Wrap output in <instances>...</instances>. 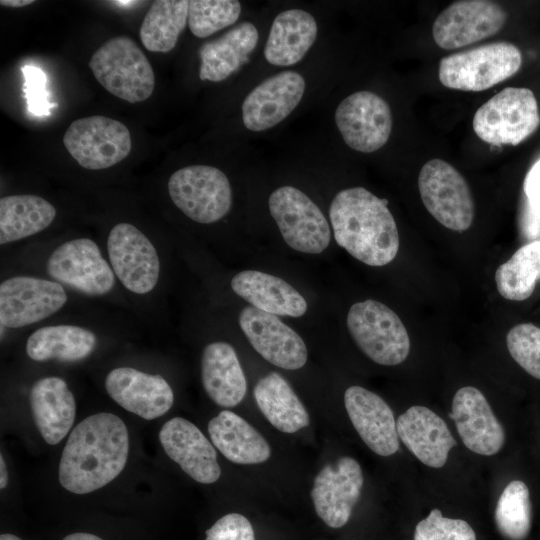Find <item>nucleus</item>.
Masks as SVG:
<instances>
[{
	"label": "nucleus",
	"instance_id": "obj_15",
	"mask_svg": "<svg viewBox=\"0 0 540 540\" xmlns=\"http://www.w3.org/2000/svg\"><path fill=\"white\" fill-rule=\"evenodd\" d=\"M506 18L505 10L493 1H456L436 17L432 34L440 48L452 50L496 34Z\"/></svg>",
	"mask_w": 540,
	"mask_h": 540
},
{
	"label": "nucleus",
	"instance_id": "obj_21",
	"mask_svg": "<svg viewBox=\"0 0 540 540\" xmlns=\"http://www.w3.org/2000/svg\"><path fill=\"white\" fill-rule=\"evenodd\" d=\"M449 416L469 450L491 456L502 448L504 429L479 389L472 386L460 388L454 395Z\"/></svg>",
	"mask_w": 540,
	"mask_h": 540
},
{
	"label": "nucleus",
	"instance_id": "obj_6",
	"mask_svg": "<svg viewBox=\"0 0 540 540\" xmlns=\"http://www.w3.org/2000/svg\"><path fill=\"white\" fill-rule=\"evenodd\" d=\"M347 327L359 348L377 364L398 365L409 355L410 339L404 324L379 301L353 304L347 314Z\"/></svg>",
	"mask_w": 540,
	"mask_h": 540
},
{
	"label": "nucleus",
	"instance_id": "obj_22",
	"mask_svg": "<svg viewBox=\"0 0 540 540\" xmlns=\"http://www.w3.org/2000/svg\"><path fill=\"white\" fill-rule=\"evenodd\" d=\"M348 416L364 443L380 456H390L399 449V436L390 406L377 394L351 386L344 393Z\"/></svg>",
	"mask_w": 540,
	"mask_h": 540
},
{
	"label": "nucleus",
	"instance_id": "obj_31",
	"mask_svg": "<svg viewBox=\"0 0 540 540\" xmlns=\"http://www.w3.org/2000/svg\"><path fill=\"white\" fill-rule=\"evenodd\" d=\"M254 397L262 414L279 431L295 433L309 425L306 408L279 373L261 378L254 387Z\"/></svg>",
	"mask_w": 540,
	"mask_h": 540
},
{
	"label": "nucleus",
	"instance_id": "obj_43",
	"mask_svg": "<svg viewBox=\"0 0 540 540\" xmlns=\"http://www.w3.org/2000/svg\"><path fill=\"white\" fill-rule=\"evenodd\" d=\"M0 473H1L0 488L4 489L8 483V472H7L6 464L2 455L0 456Z\"/></svg>",
	"mask_w": 540,
	"mask_h": 540
},
{
	"label": "nucleus",
	"instance_id": "obj_23",
	"mask_svg": "<svg viewBox=\"0 0 540 540\" xmlns=\"http://www.w3.org/2000/svg\"><path fill=\"white\" fill-rule=\"evenodd\" d=\"M398 436L423 464L440 468L456 445L445 421L425 406H412L397 421Z\"/></svg>",
	"mask_w": 540,
	"mask_h": 540
},
{
	"label": "nucleus",
	"instance_id": "obj_25",
	"mask_svg": "<svg viewBox=\"0 0 540 540\" xmlns=\"http://www.w3.org/2000/svg\"><path fill=\"white\" fill-rule=\"evenodd\" d=\"M230 285L251 306L276 316L300 317L307 310L306 300L289 283L261 271H241Z\"/></svg>",
	"mask_w": 540,
	"mask_h": 540
},
{
	"label": "nucleus",
	"instance_id": "obj_2",
	"mask_svg": "<svg viewBox=\"0 0 540 540\" xmlns=\"http://www.w3.org/2000/svg\"><path fill=\"white\" fill-rule=\"evenodd\" d=\"M387 204L363 187H352L338 192L329 208L337 244L369 266H384L398 253V229Z\"/></svg>",
	"mask_w": 540,
	"mask_h": 540
},
{
	"label": "nucleus",
	"instance_id": "obj_30",
	"mask_svg": "<svg viewBox=\"0 0 540 540\" xmlns=\"http://www.w3.org/2000/svg\"><path fill=\"white\" fill-rule=\"evenodd\" d=\"M95 334L77 325H51L35 330L26 341L28 357L37 362L58 360L76 362L95 349Z\"/></svg>",
	"mask_w": 540,
	"mask_h": 540
},
{
	"label": "nucleus",
	"instance_id": "obj_16",
	"mask_svg": "<svg viewBox=\"0 0 540 540\" xmlns=\"http://www.w3.org/2000/svg\"><path fill=\"white\" fill-rule=\"evenodd\" d=\"M363 482L362 469L351 457L344 456L325 465L311 490L317 515L331 528L344 526L360 498Z\"/></svg>",
	"mask_w": 540,
	"mask_h": 540
},
{
	"label": "nucleus",
	"instance_id": "obj_41",
	"mask_svg": "<svg viewBox=\"0 0 540 540\" xmlns=\"http://www.w3.org/2000/svg\"><path fill=\"white\" fill-rule=\"evenodd\" d=\"M523 189L528 205L540 210V158L527 172Z\"/></svg>",
	"mask_w": 540,
	"mask_h": 540
},
{
	"label": "nucleus",
	"instance_id": "obj_9",
	"mask_svg": "<svg viewBox=\"0 0 540 540\" xmlns=\"http://www.w3.org/2000/svg\"><path fill=\"white\" fill-rule=\"evenodd\" d=\"M268 205L283 239L291 248L318 254L328 247L329 224L319 207L301 190L279 187L269 196Z\"/></svg>",
	"mask_w": 540,
	"mask_h": 540
},
{
	"label": "nucleus",
	"instance_id": "obj_4",
	"mask_svg": "<svg viewBox=\"0 0 540 540\" xmlns=\"http://www.w3.org/2000/svg\"><path fill=\"white\" fill-rule=\"evenodd\" d=\"M522 64L520 50L509 42H494L441 59L439 80L447 88L479 92L518 72Z\"/></svg>",
	"mask_w": 540,
	"mask_h": 540
},
{
	"label": "nucleus",
	"instance_id": "obj_39",
	"mask_svg": "<svg viewBox=\"0 0 540 540\" xmlns=\"http://www.w3.org/2000/svg\"><path fill=\"white\" fill-rule=\"evenodd\" d=\"M205 540H255L250 521L239 513L218 519L207 531Z\"/></svg>",
	"mask_w": 540,
	"mask_h": 540
},
{
	"label": "nucleus",
	"instance_id": "obj_44",
	"mask_svg": "<svg viewBox=\"0 0 540 540\" xmlns=\"http://www.w3.org/2000/svg\"><path fill=\"white\" fill-rule=\"evenodd\" d=\"M34 3L33 0H1L0 4L2 6H9V7H23L27 6L29 4Z\"/></svg>",
	"mask_w": 540,
	"mask_h": 540
},
{
	"label": "nucleus",
	"instance_id": "obj_46",
	"mask_svg": "<svg viewBox=\"0 0 540 540\" xmlns=\"http://www.w3.org/2000/svg\"><path fill=\"white\" fill-rule=\"evenodd\" d=\"M115 3L117 5H131V4L138 3V2H136V1H115Z\"/></svg>",
	"mask_w": 540,
	"mask_h": 540
},
{
	"label": "nucleus",
	"instance_id": "obj_14",
	"mask_svg": "<svg viewBox=\"0 0 540 540\" xmlns=\"http://www.w3.org/2000/svg\"><path fill=\"white\" fill-rule=\"evenodd\" d=\"M335 122L345 143L362 153L383 147L393 125L388 103L370 91L354 92L344 98L336 108Z\"/></svg>",
	"mask_w": 540,
	"mask_h": 540
},
{
	"label": "nucleus",
	"instance_id": "obj_1",
	"mask_svg": "<svg viewBox=\"0 0 540 540\" xmlns=\"http://www.w3.org/2000/svg\"><path fill=\"white\" fill-rule=\"evenodd\" d=\"M129 435L118 416H88L71 431L59 463V482L75 494H87L115 479L124 469Z\"/></svg>",
	"mask_w": 540,
	"mask_h": 540
},
{
	"label": "nucleus",
	"instance_id": "obj_20",
	"mask_svg": "<svg viewBox=\"0 0 540 540\" xmlns=\"http://www.w3.org/2000/svg\"><path fill=\"white\" fill-rule=\"evenodd\" d=\"M159 441L170 459L195 481L212 484L221 475L211 442L192 422L174 417L162 426Z\"/></svg>",
	"mask_w": 540,
	"mask_h": 540
},
{
	"label": "nucleus",
	"instance_id": "obj_28",
	"mask_svg": "<svg viewBox=\"0 0 540 540\" xmlns=\"http://www.w3.org/2000/svg\"><path fill=\"white\" fill-rule=\"evenodd\" d=\"M317 33V22L309 12L301 9L282 11L271 25L264 48L265 59L275 66L294 65L309 51Z\"/></svg>",
	"mask_w": 540,
	"mask_h": 540
},
{
	"label": "nucleus",
	"instance_id": "obj_8",
	"mask_svg": "<svg viewBox=\"0 0 540 540\" xmlns=\"http://www.w3.org/2000/svg\"><path fill=\"white\" fill-rule=\"evenodd\" d=\"M421 200L428 212L444 227L468 230L474 219V201L465 178L442 159L426 162L418 176Z\"/></svg>",
	"mask_w": 540,
	"mask_h": 540
},
{
	"label": "nucleus",
	"instance_id": "obj_42",
	"mask_svg": "<svg viewBox=\"0 0 540 540\" xmlns=\"http://www.w3.org/2000/svg\"><path fill=\"white\" fill-rule=\"evenodd\" d=\"M63 540H103L100 537L89 533H72L63 538Z\"/></svg>",
	"mask_w": 540,
	"mask_h": 540
},
{
	"label": "nucleus",
	"instance_id": "obj_29",
	"mask_svg": "<svg viewBox=\"0 0 540 540\" xmlns=\"http://www.w3.org/2000/svg\"><path fill=\"white\" fill-rule=\"evenodd\" d=\"M213 445L229 461L236 464H259L271 455L264 437L238 414L223 410L208 423Z\"/></svg>",
	"mask_w": 540,
	"mask_h": 540
},
{
	"label": "nucleus",
	"instance_id": "obj_18",
	"mask_svg": "<svg viewBox=\"0 0 540 540\" xmlns=\"http://www.w3.org/2000/svg\"><path fill=\"white\" fill-rule=\"evenodd\" d=\"M306 88L301 74L282 71L258 84L242 103L244 126L254 132L270 129L283 121L300 103Z\"/></svg>",
	"mask_w": 540,
	"mask_h": 540
},
{
	"label": "nucleus",
	"instance_id": "obj_36",
	"mask_svg": "<svg viewBox=\"0 0 540 540\" xmlns=\"http://www.w3.org/2000/svg\"><path fill=\"white\" fill-rule=\"evenodd\" d=\"M241 13L236 0H191L188 7V25L198 38L208 37L233 25Z\"/></svg>",
	"mask_w": 540,
	"mask_h": 540
},
{
	"label": "nucleus",
	"instance_id": "obj_38",
	"mask_svg": "<svg viewBox=\"0 0 540 540\" xmlns=\"http://www.w3.org/2000/svg\"><path fill=\"white\" fill-rule=\"evenodd\" d=\"M414 540H476V534L466 521L444 517L433 509L416 525Z\"/></svg>",
	"mask_w": 540,
	"mask_h": 540
},
{
	"label": "nucleus",
	"instance_id": "obj_17",
	"mask_svg": "<svg viewBox=\"0 0 540 540\" xmlns=\"http://www.w3.org/2000/svg\"><path fill=\"white\" fill-rule=\"evenodd\" d=\"M239 325L252 347L271 364L287 370L305 365L304 341L276 315L247 306L239 314Z\"/></svg>",
	"mask_w": 540,
	"mask_h": 540
},
{
	"label": "nucleus",
	"instance_id": "obj_3",
	"mask_svg": "<svg viewBox=\"0 0 540 540\" xmlns=\"http://www.w3.org/2000/svg\"><path fill=\"white\" fill-rule=\"evenodd\" d=\"M89 67L100 85L124 101L142 102L153 93V68L128 36H116L105 42L92 55Z\"/></svg>",
	"mask_w": 540,
	"mask_h": 540
},
{
	"label": "nucleus",
	"instance_id": "obj_34",
	"mask_svg": "<svg viewBox=\"0 0 540 540\" xmlns=\"http://www.w3.org/2000/svg\"><path fill=\"white\" fill-rule=\"evenodd\" d=\"M540 279V240L520 247L495 272V282L502 297L512 301L529 298Z\"/></svg>",
	"mask_w": 540,
	"mask_h": 540
},
{
	"label": "nucleus",
	"instance_id": "obj_26",
	"mask_svg": "<svg viewBox=\"0 0 540 540\" xmlns=\"http://www.w3.org/2000/svg\"><path fill=\"white\" fill-rule=\"evenodd\" d=\"M258 39L256 26L244 21L222 36L204 43L198 50L201 60L199 78L212 82L227 79L248 61Z\"/></svg>",
	"mask_w": 540,
	"mask_h": 540
},
{
	"label": "nucleus",
	"instance_id": "obj_11",
	"mask_svg": "<svg viewBox=\"0 0 540 540\" xmlns=\"http://www.w3.org/2000/svg\"><path fill=\"white\" fill-rule=\"evenodd\" d=\"M63 144L85 169L102 170L116 165L131 151V135L120 121L95 115L73 121L63 136Z\"/></svg>",
	"mask_w": 540,
	"mask_h": 540
},
{
	"label": "nucleus",
	"instance_id": "obj_13",
	"mask_svg": "<svg viewBox=\"0 0 540 540\" xmlns=\"http://www.w3.org/2000/svg\"><path fill=\"white\" fill-rule=\"evenodd\" d=\"M65 288L54 280L14 276L0 284V324L21 328L58 312L67 302Z\"/></svg>",
	"mask_w": 540,
	"mask_h": 540
},
{
	"label": "nucleus",
	"instance_id": "obj_33",
	"mask_svg": "<svg viewBox=\"0 0 540 540\" xmlns=\"http://www.w3.org/2000/svg\"><path fill=\"white\" fill-rule=\"evenodd\" d=\"M187 0H157L140 26V40L150 52H170L188 21Z\"/></svg>",
	"mask_w": 540,
	"mask_h": 540
},
{
	"label": "nucleus",
	"instance_id": "obj_19",
	"mask_svg": "<svg viewBox=\"0 0 540 540\" xmlns=\"http://www.w3.org/2000/svg\"><path fill=\"white\" fill-rule=\"evenodd\" d=\"M105 389L117 404L146 420L164 415L174 402L173 390L161 375L132 367L112 369L105 378Z\"/></svg>",
	"mask_w": 540,
	"mask_h": 540
},
{
	"label": "nucleus",
	"instance_id": "obj_37",
	"mask_svg": "<svg viewBox=\"0 0 540 540\" xmlns=\"http://www.w3.org/2000/svg\"><path fill=\"white\" fill-rule=\"evenodd\" d=\"M511 357L531 376L540 379V328L531 323L512 327L506 336Z\"/></svg>",
	"mask_w": 540,
	"mask_h": 540
},
{
	"label": "nucleus",
	"instance_id": "obj_27",
	"mask_svg": "<svg viewBox=\"0 0 540 540\" xmlns=\"http://www.w3.org/2000/svg\"><path fill=\"white\" fill-rule=\"evenodd\" d=\"M201 379L205 392L221 407L238 405L247 391L246 377L238 356L226 342H213L204 348Z\"/></svg>",
	"mask_w": 540,
	"mask_h": 540
},
{
	"label": "nucleus",
	"instance_id": "obj_24",
	"mask_svg": "<svg viewBox=\"0 0 540 540\" xmlns=\"http://www.w3.org/2000/svg\"><path fill=\"white\" fill-rule=\"evenodd\" d=\"M34 422L49 445L59 443L70 431L76 414V403L67 383L50 376L37 380L29 395Z\"/></svg>",
	"mask_w": 540,
	"mask_h": 540
},
{
	"label": "nucleus",
	"instance_id": "obj_12",
	"mask_svg": "<svg viewBox=\"0 0 540 540\" xmlns=\"http://www.w3.org/2000/svg\"><path fill=\"white\" fill-rule=\"evenodd\" d=\"M112 270L121 284L137 295L150 293L160 276V260L150 239L136 226L120 222L107 237Z\"/></svg>",
	"mask_w": 540,
	"mask_h": 540
},
{
	"label": "nucleus",
	"instance_id": "obj_32",
	"mask_svg": "<svg viewBox=\"0 0 540 540\" xmlns=\"http://www.w3.org/2000/svg\"><path fill=\"white\" fill-rule=\"evenodd\" d=\"M55 207L38 195L22 194L0 199V244L35 235L51 225Z\"/></svg>",
	"mask_w": 540,
	"mask_h": 540
},
{
	"label": "nucleus",
	"instance_id": "obj_10",
	"mask_svg": "<svg viewBox=\"0 0 540 540\" xmlns=\"http://www.w3.org/2000/svg\"><path fill=\"white\" fill-rule=\"evenodd\" d=\"M46 270L54 281L89 296L106 295L115 285L111 265L90 238L58 245L47 259Z\"/></svg>",
	"mask_w": 540,
	"mask_h": 540
},
{
	"label": "nucleus",
	"instance_id": "obj_5",
	"mask_svg": "<svg viewBox=\"0 0 540 540\" xmlns=\"http://www.w3.org/2000/svg\"><path fill=\"white\" fill-rule=\"evenodd\" d=\"M540 125L534 93L523 87H506L474 114L476 135L492 145L516 146L531 136Z\"/></svg>",
	"mask_w": 540,
	"mask_h": 540
},
{
	"label": "nucleus",
	"instance_id": "obj_7",
	"mask_svg": "<svg viewBox=\"0 0 540 540\" xmlns=\"http://www.w3.org/2000/svg\"><path fill=\"white\" fill-rule=\"evenodd\" d=\"M168 193L179 210L201 224L221 220L232 206L227 176L210 165H189L175 171L168 180Z\"/></svg>",
	"mask_w": 540,
	"mask_h": 540
},
{
	"label": "nucleus",
	"instance_id": "obj_45",
	"mask_svg": "<svg viewBox=\"0 0 540 540\" xmlns=\"http://www.w3.org/2000/svg\"><path fill=\"white\" fill-rule=\"evenodd\" d=\"M0 540H22V539H20L19 537L13 534H2L0 536Z\"/></svg>",
	"mask_w": 540,
	"mask_h": 540
},
{
	"label": "nucleus",
	"instance_id": "obj_40",
	"mask_svg": "<svg viewBox=\"0 0 540 540\" xmlns=\"http://www.w3.org/2000/svg\"><path fill=\"white\" fill-rule=\"evenodd\" d=\"M23 72L28 86L27 97L29 98L30 109L33 110V108L36 107L42 109L45 103V101H43V73L34 67H24Z\"/></svg>",
	"mask_w": 540,
	"mask_h": 540
},
{
	"label": "nucleus",
	"instance_id": "obj_35",
	"mask_svg": "<svg viewBox=\"0 0 540 540\" xmlns=\"http://www.w3.org/2000/svg\"><path fill=\"white\" fill-rule=\"evenodd\" d=\"M495 523L500 533L510 540H523L531 527V503L527 485L521 480L511 481L501 493Z\"/></svg>",
	"mask_w": 540,
	"mask_h": 540
}]
</instances>
